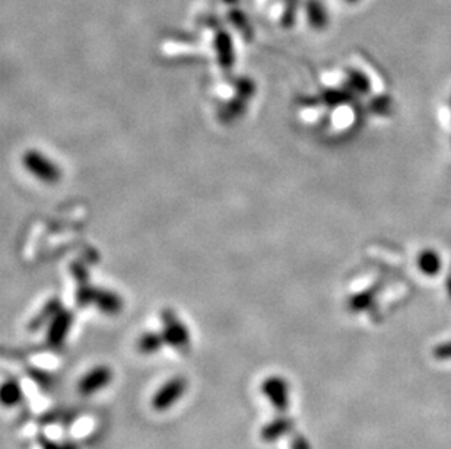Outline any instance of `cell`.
I'll return each mask as SVG.
<instances>
[{
	"label": "cell",
	"mask_w": 451,
	"mask_h": 449,
	"mask_svg": "<svg viewBox=\"0 0 451 449\" xmlns=\"http://www.w3.org/2000/svg\"><path fill=\"white\" fill-rule=\"evenodd\" d=\"M161 321H162V334L165 337V342L168 346L174 347L183 353L188 351L190 349V333L178 317L169 310L162 311L161 314Z\"/></svg>",
	"instance_id": "obj_1"
},
{
	"label": "cell",
	"mask_w": 451,
	"mask_h": 449,
	"mask_svg": "<svg viewBox=\"0 0 451 449\" xmlns=\"http://www.w3.org/2000/svg\"><path fill=\"white\" fill-rule=\"evenodd\" d=\"M189 381L184 376H174L168 379L162 387L153 394L151 406L155 411H165L169 407H173L178 399L188 391Z\"/></svg>",
	"instance_id": "obj_2"
},
{
	"label": "cell",
	"mask_w": 451,
	"mask_h": 449,
	"mask_svg": "<svg viewBox=\"0 0 451 449\" xmlns=\"http://www.w3.org/2000/svg\"><path fill=\"white\" fill-rule=\"evenodd\" d=\"M261 393L270 404L279 411L285 413L289 407V385L282 376H269L261 383Z\"/></svg>",
	"instance_id": "obj_3"
},
{
	"label": "cell",
	"mask_w": 451,
	"mask_h": 449,
	"mask_svg": "<svg viewBox=\"0 0 451 449\" xmlns=\"http://www.w3.org/2000/svg\"><path fill=\"white\" fill-rule=\"evenodd\" d=\"M113 371L105 365H100L92 367L89 372H86L79 382H77V393L82 395H92L105 387L110 385L113 381Z\"/></svg>",
	"instance_id": "obj_4"
},
{
	"label": "cell",
	"mask_w": 451,
	"mask_h": 449,
	"mask_svg": "<svg viewBox=\"0 0 451 449\" xmlns=\"http://www.w3.org/2000/svg\"><path fill=\"white\" fill-rule=\"evenodd\" d=\"M24 162L28 171L33 172L37 178L45 181V183H54L59 180V169L52 162L50 159L43 156L37 151H31L26 152L24 156Z\"/></svg>",
	"instance_id": "obj_5"
},
{
	"label": "cell",
	"mask_w": 451,
	"mask_h": 449,
	"mask_svg": "<svg viewBox=\"0 0 451 449\" xmlns=\"http://www.w3.org/2000/svg\"><path fill=\"white\" fill-rule=\"evenodd\" d=\"M72 323H73V314L69 311H60L49 324L47 344L53 349H59L63 346L66 337L70 331Z\"/></svg>",
	"instance_id": "obj_6"
},
{
	"label": "cell",
	"mask_w": 451,
	"mask_h": 449,
	"mask_svg": "<svg viewBox=\"0 0 451 449\" xmlns=\"http://www.w3.org/2000/svg\"><path fill=\"white\" fill-rule=\"evenodd\" d=\"M293 427H295V420L292 417L281 414L261 427L260 438L264 442H276L281 438L289 435V433H292Z\"/></svg>",
	"instance_id": "obj_7"
},
{
	"label": "cell",
	"mask_w": 451,
	"mask_h": 449,
	"mask_svg": "<svg viewBox=\"0 0 451 449\" xmlns=\"http://www.w3.org/2000/svg\"><path fill=\"white\" fill-rule=\"evenodd\" d=\"M305 13L309 26L313 29H324L329 24V13L321 0H305Z\"/></svg>",
	"instance_id": "obj_8"
},
{
	"label": "cell",
	"mask_w": 451,
	"mask_h": 449,
	"mask_svg": "<svg viewBox=\"0 0 451 449\" xmlns=\"http://www.w3.org/2000/svg\"><path fill=\"white\" fill-rule=\"evenodd\" d=\"M95 307L100 308L105 314H119L123 308V300L121 298L110 291H102V289H95L94 292V302Z\"/></svg>",
	"instance_id": "obj_9"
},
{
	"label": "cell",
	"mask_w": 451,
	"mask_h": 449,
	"mask_svg": "<svg viewBox=\"0 0 451 449\" xmlns=\"http://www.w3.org/2000/svg\"><path fill=\"white\" fill-rule=\"evenodd\" d=\"M164 344H167V342L162 333L148 331L139 337L136 349L142 355H155V353H158L164 347Z\"/></svg>",
	"instance_id": "obj_10"
},
{
	"label": "cell",
	"mask_w": 451,
	"mask_h": 449,
	"mask_svg": "<svg viewBox=\"0 0 451 449\" xmlns=\"http://www.w3.org/2000/svg\"><path fill=\"white\" fill-rule=\"evenodd\" d=\"M24 398V393L21 385L17 379H8L3 382L2 388H0V399L5 407H15L18 406Z\"/></svg>",
	"instance_id": "obj_11"
},
{
	"label": "cell",
	"mask_w": 451,
	"mask_h": 449,
	"mask_svg": "<svg viewBox=\"0 0 451 449\" xmlns=\"http://www.w3.org/2000/svg\"><path fill=\"white\" fill-rule=\"evenodd\" d=\"M61 311V305L59 300L53 299L50 300L47 305H45V307L43 308V311L33 318V321H31L29 323V330L31 331H37V330H41L43 327L45 326H49L53 318Z\"/></svg>",
	"instance_id": "obj_12"
},
{
	"label": "cell",
	"mask_w": 451,
	"mask_h": 449,
	"mask_svg": "<svg viewBox=\"0 0 451 449\" xmlns=\"http://www.w3.org/2000/svg\"><path fill=\"white\" fill-rule=\"evenodd\" d=\"M418 267L424 275L435 276L441 270V259L434 250H425L418 255Z\"/></svg>",
	"instance_id": "obj_13"
},
{
	"label": "cell",
	"mask_w": 451,
	"mask_h": 449,
	"mask_svg": "<svg viewBox=\"0 0 451 449\" xmlns=\"http://www.w3.org/2000/svg\"><path fill=\"white\" fill-rule=\"evenodd\" d=\"M348 84L360 93H368L371 91V82L365 73L351 69L348 70Z\"/></svg>",
	"instance_id": "obj_14"
},
{
	"label": "cell",
	"mask_w": 451,
	"mask_h": 449,
	"mask_svg": "<svg viewBox=\"0 0 451 449\" xmlns=\"http://www.w3.org/2000/svg\"><path fill=\"white\" fill-rule=\"evenodd\" d=\"M28 376L33 379L44 391L52 390L53 383H54L53 375L47 371H43V369H40V367H28Z\"/></svg>",
	"instance_id": "obj_15"
},
{
	"label": "cell",
	"mask_w": 451,
	"mask_h": 449,
	"mask_svg": "<svg viewBox=\"0 0 451 449\" xmlns=\"http://www.w3.org/2000/svg\"><path fill=\"white\" fill-rule=\"evenodd\" d=\"M372 299H374V294H372V291H365V292H360V294H356L351 298L349 300V308L355 312L358 311H364L367 310Z\"/></svg>",
	"instance_id": "obj_16"
},
{
	"label": "cell",
	"mask_w": 451,
	"mask_h": 449,
	"mask_svg": "<svg viewBox=\"0 0 451 449\" xmlns=\"http://www.w3.org/2000/svg\"><path fill=\"white\" fill-rule=\"evenodd\" d=\"M324 100L330 105H340V104H345L351 100V93L345 92V91H329V92H326Z\"/></svg>",
	"instance_id": "obj_17"
},
{
	"label": "cell",
	"mask_w": 451,
	"mask_h": 449,
	"mask_svg": "<svg viewBox=\"0 0 451 449\" xmlns=\"http://www.w3.org/2000/svg\"><path fill=\"white\" fill-rule=\"evenodd\" d=\"M38 443L41 449H79L76 443L73 442H65V443H57L49 438H45L44 435L38 436Z\"/></svg>",
	"instance_id": "obj_18"
},
{
	"label": "cell",
	"mask_w": 451,
	"mask_h": 449,
	"mask_svg": "<svg viewBox=\"0 0 451 449\" xmlns=\"http://www.w3.org/2000/svg\"><path fill=\"white\" fill-rule=\"evenodd\" d=\"M434 356L440 360L451 359V342L443 343L434 349Z\"/></svg>",
	"instance_id": "obj_19"
},
{
	"label": "cell",
	"mask_w": 451,
	"mask_h": 449,
	"mask_svg": "<svg viewBox=\"0 0 451 449\" xmlns=\"http://www.w3.org/2000/svg\"><path fill=\"white\" fill-rule=\"evenodd\" d=\"M291 449H311V445L301 433H293L291 438Z\"/></svg>",
	"instance_id": "obj_20"
},
{
	"label": "cell",
	"mask_w": 451,
	"mask_h": 449,
	"mask_svg": "<svg viewBox=\"0 0 451 449\" xmlns=\"http://www.w3.org/2000/svg\"><path fill=\"white\" fill-rule=\"evenodd\" d=\"M345 2H346V3H349V5H355V3L360 2V0H345Z\"/></svg>",
	"instance_id": "obj_21"
},
{
	"label": "cell",
	"mask_w": 451,
	"mask_h": 449,
	"mask_svg": "<svg viewBox=\"0 0 451 449\" xmlns=\"http://www.w3.org/2000/svg\"><path fill=\"white\" fill-rule=\"evenodd\" d=\"M291 3H298V2L297 0H288V5H291Z\"/></svg>",
	"instance_id": "obj_22"
},
{
	"label": "cell",
	"mask_w": 451,
	"mask_h": 449,
	"mask_svg": "<svg viewBox=\"0 0 451 449\" xmlns=\"http://www.w3.org/2000/svg\"><path fill=\"white\" fill-rule=\"evenodd\" d=\"M448 289H450V294H451V280H450V283H448Z\"/></svg>",
	"instance_id": "obj_23"
}]
</instances>
